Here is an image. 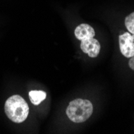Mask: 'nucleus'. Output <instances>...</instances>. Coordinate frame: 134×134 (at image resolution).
Returning <instances> with one entry per match:
<instances>
[{
  "mask_svg": "<svg viewBox=\"0 0 134 134\" xmlns=\"http://www.w3.org/2000/svg\"><path fill=\"white\" fill-rule=\"evenodd\" d=\"M5 113L7 117L15 123H22L29 113L27 103L19 95H14L7 100L5 103Z\"/></svg>",
  "mask_w": 134,
  "mask_h": 134,
  "instance_id": "1",
  "label": "nucleus"
},
{
  "mask_svg": "<svg viewBox=\"0 0 134 134\" xmlns=\"http://www.w3.org/2000/svg\"><path fill=\"white\" fill-rule=\"evenodd\" d=\"M93 112L92 104L88 100L76 99L70 102L66 113L68 118L75 123L86 121Z\"/></svg>",
  "mask_w": 134,
  "mask_h": 134,
  "instance_id": "2",
  "label": "nucleus"
},
{
  "mask_svg": "<svg viewBox=\"0 0 134 134\" xmlns=\"http://www.w3.org/2000/svg\"><path fill=\"white\" fill-rule=\"evenodd\" d=\"M120 49L122 55L127 58L134 56V35L125 32L119 37Z\"/></svg>",
  "mask_w": 134,
  "mask_h": 134,
  "instance_id": "3",
  "label": "nucleus"
},
{
  "mask_svg": "<svg viewBox=\"0 0 134 134\" xmlns=\"http://www.w3.org/2000/svg\"><path fill=\"white\" fill-rule=\"evenodd\" d=\"M80 48L84 53H87L90 57L95 58L100 53V44L98 40H95L94 38H89L81 41Z\"/></svg>",
  "mask_w": 134,
  "mask_h": 134,
  "instance_id": "4",
  "label": "nucleus"
},
{
  "mask_svg": "<svg viewBox=\"0 0 134 134\" xmlns=\"http://www.w3.org/2000/svg\"><path fill=\"white\" fill-rule=\"evenodd\" d=\"M75 35L77 40L82 41L86 39L93 38L95 36V31L88 24L82 23L76 28Z\"/></svg>",
  "mask_w": 134,
  "mask_h": 134,
  "instance_id": "5",
  "label": "nucleus"
},
{
  "mask_svg": "<svg viewBox=\"0 0 134 134\" xmlns=\"http://www.w3.org/2000/svg\"><path fill=\"white\" fill-rule=\"evenodd\" d=\"M47 97V94L43 91L34 90L29 92V98L31 102L34 105H39L42 101H43Z\"/></svg>",
  "mask_w": 134,
  "mask_h": 134,
  "instance_id": "6",
  "label": "nucleus"
},
{
  "mask_svg": "<svg viewBox=\"0 0 134 134\" xmlns=\"http://www.w3.org/2000/svg\"><path fill=\"white\" fill-rule=\"evenodd\" d=\"M125 26L131 34L134 35V12L128 15L125 19Z\"/></svg>",
  "mask_w": 134,
  "mask_h": 134,
  "instance_id": "7",
  "label": "nucleus"
},
{
  "mask_svg": "<svg viewBox=\"0 0 134 134\" xmlns=\"http://www.w3.org/2000/svg\"><path fill=\"white\" fill-rule=\"evenodd\" d=\"M129 65L130 67V68L132 70L134 71V56L131 57V59H129Z\"/></svg>",
  "mask_w": 134,
  "mask_h": 134,
  "instance_id": "8",
  "label": "nucleus"
}]
</instances>
